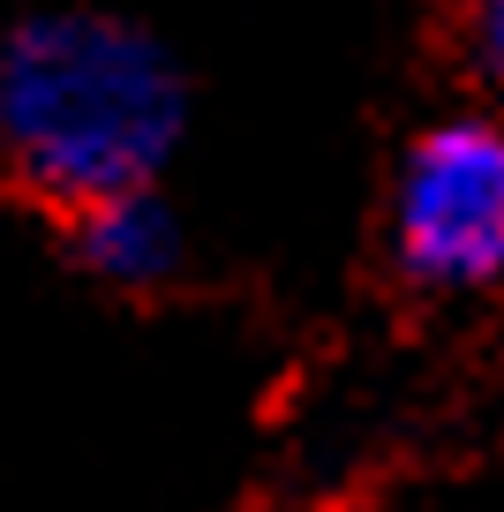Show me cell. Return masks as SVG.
<instances>
[{"instance_id":"obj_2","label":"cell","mask_w":504,"mask_h":512,"mask_svg":"<svg viewBox=\"0 0 504 512\" xmlns=\"http://www.w3.org/2000/svg\"><path fill=\"white\" fill-rule=\"evenodd\" d=\"M384 256L414 294L504 287V113L467 98L414 128L384 189Z\"/></svg>"},{"instance_id":"obj_4","label":"cell","mask_w":504,"mask_h":512,"mask_svg":"<svg viewBox=\"0 0 504 512\" xmlns=\"http://www.w3.org/2000/svg\"><path fill=\"white\" fill-rule=\"evenodd\" d=\"M452 23H459V61L474 76V98L504 113V0H459Z\"/></svg>"},{"instance_id":"obj_3","label":"cell","mask_w":504,"mask_h":512,"mask_svg":"<svg viewBox=\"0 0 504 512\" xmlns=\"http://www.w3.org/2000/svg\"><path fill=\"white\" fill-rule=\"evenodd\" d=\"M68 264L106 294H166L189 272V219L166 189H128L61 219Z\"/></svg>"},{"instance_id":"obj_1","label":"cell","mask_w":504,"mask_h":512,"mask_svg":"<svg viewBox=\"0 0 504 512\" xmlns=\"http://www.w3.org/2000/svg\"><path fill=\"white\" fill-rule=\"evenodd\" d=\"M189 144V68L113 8H38L0 31V181L53 219L158 189Z\"/></svg>"}]
</instances>
